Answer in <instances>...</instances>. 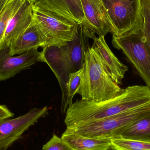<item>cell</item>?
<instances>
[{
    "instance_id": "obj_9",
    "label": "cell",
    "mask_w": 150,
    "mask_h": 150,
    "mask_svg": "<svg viewBox=\"0 0 150 150\" xmlns=\"http://www.w3.org/2000/svg\"><path fill=\"white\" fill-rule=\"evenodd\" d=\"M33 8L74 24H85L80 0H34Z\"/></svg>"
},
{
    "instance_id": "obj_17",
    "label": "cell",
    "mask_w": 150,
    "mask_h": 150,
    "mask_svg": "<svg viewBox=\"0 0 150 150\" xmlns=\"http://www.w3.org/2000/svg\"><path fill=\"white\" fill-rule=\"evenodd\" d=\"M120 137L150 143V114L129 127Z\"/></svg>"
},
{
    "instance_id": "obj_23",
    "label": "cell",
    "mask_w": 150,
    "mask_h": 150,
    "mask_svg": "<svg viewBox=\"0 0 150 150\" xmlns=\"http://www.w3.org/2000/svg\"><path fill=\"white\" fill-rule=\"evenodd\" d=\"M14 116V114L4 105H0V120L8 119Z\"/></svg>"
},
{
    "instance_id": "obj_19",
    "label": "cell",
    "mask_w": 150,
    "mask_h": 150,
    "mask_svg": "<svg viewBox=\"0 0 150 150\" xmlns=\"http://www.w3.org/2000/svg\"><path fill=\"white\" fill-rule=\"evenodd\" d=\"M111 144V147L115 150H150V143L122 137L112 139Z\"/></svg>"
},
{
    "instance_id": "obj_25",
    "label": "cell",
    "mask_w": 150,
    "mask_h": 150,
    "mask_svg": "<svg viewBox=\"0 0 150 150\" xmlns=\"http://www.w3.org/2000/svg\"><path fill=\"white\" fill-rule=\"evenodd\" d=\"M107 150H115L114 149H113L112 148V147H111V146H110V147H109V148H108V149Z\"/></svg>"
},
{
    "instance_id": "obj_1",
    "label": "cell",
    "mask_w": 150,
    "mask_h": 150,
    "mask_svg": "<svg viewBox=\"0 0 150 150\" xmlns=\"http://www.w3.org/2000/svg\"><path fill=\"white\" fill-rule=\"evenodd\" d=\"M150 103L148 86H129L113 98L100 102L77 100L68 107L67 127L91 122L121 113Z\"/></svg>"
},
{
    "instance_id": "obj_2",
    "label": "cell",
    "mask_w": 150,
    "mask_h": 150,
    "mask_svg": "<svg viewBox=\"0 0 150 150\" xmlns=\"http://www.w3.org/2000/svg\"><path fill=\"white\" fill-rule=\"evenodd\" d=\"M82 74L76 93L82 100L100 102L111 99L122 91L112 79L101 57L92 47L85 54Z\"/></svg>"
},
{
    "instance_id": "obj_24",
    "label": "cell",
    "mask_w": 150,
    "mask_h": 150,
    "mask_svg": "<svg viewBox=\"0 0 150 150\" xmlns=\"http://www.w3.org/2000/svg\"><path fill=\"white\" fill-rule=\"evenodd\" d=\"M12 0H0V12L5 6Z\"/></svg>"
},
{
    "instance_id": "obj_12",
    "label": "cell",
    "mask_w": 150,
    "mask_h": 150,
    "mask_svg": "<svg viewBox=\"0 0 150 150\" xmlns=\"http://www.w3.org/2000/svg\"><path fill=\"white\" fill-rule=\"evenodd\" d=\"M33 4L25 0L8 22L4 34L3 48L9 47L30 26L33 19Z\"/></svg>"
},
{
    "instance_id": "obj_8",
    "label": "cell",
    "mask_w": 150,
    "mask_h": 150,
    "mask_svg": "<svg viewBox=\"0 0 150 150\" xmlns=\"http://www.w3.org/2000/svg\"><path fill=\"white\" fill-rule=\"evenodd\" d=\"M38 60L49 66L59 81L62 92L61 111L64 113L68 108V82L69 75L73 72L72 64L65 49L63 47H59L48 46L44 47L43 50L39 52Z\"/></svg>"
},
{
    "instance_id": "obj_5",
    "label": "cell",
    "mask_w": 150,
    "mask_h": 150,
    "mask_svg": "<svg viewBox=\"0 0 150 150\" xmlns=\"http://www.w3.org/2000/svg\"><path fill=\"white\" fill-rule=\"evenodd\" d=\"M113 30L120 36L142 25L141 0H101Z\"/></svg>"
},
{
    "instance_id": "obj_16",
    "label": "cell",
    "mask_w": 150,
    "mask_h": 150,
    "mask_svg": "<svg viewBox=\"0 0 150 150\" xmlns=\"http://www.w3.org/2000/svg\"><path fill=\"white\" fill-rule=\"evenodd\" d=\"M61 138L73 150H107L111 140L90 138L66 129Z\"/></svg>"
},
{
    "instance_id": "obj_13",
    "label": "cell",
    "mask_w": 150,
    "mask_h": 150,
    "mask_svg": "<svg viewBox=\"0 0 150 150\" xmlns=\"http://www.w3.org/2000/svg\"><path fill=\"white\" fill-rule=\"evenodd\" d=\"M95 37L94 33L90 31L87 27L79 25L74 39L63 46L72 64L73 72L82 68L85 54L90 47L89 39H93Z\"/></svg>"
},
{
    "instance_id": "obj_22",
    "label": "cell",
    "mask_w": 150,
    "mask_h": 150,
    "mask_svg": "<svg viewBox=\"0 0 150 150\" xmlns=\"http://www.w3.org/2000/svg\"><path fill=\"white\" fill-rule=\"evenodd\" d=\"M42 150H73L61 137L53 134L52 138L43 146Z\"/></svg>"
},
{
    "instance_id": "obj_6",
    "label": "cell",
    "mask_w": 150,
    "mask_h": 150,
    "mask_svg": "<svg viewBox=\"0 0 150 150\" xmlns=\"http://www.w3.org/2000/svg\"><path fill=\"white\" fill-rule=\"evenodd\" d=\"M33 21L41 35L43 48L65 46L74 39L79 25L56 18L34 8Z\"/></svg>"
},
{
    "instance_id": "obj_11",
    "label": "cell",
    "mask_w": 150,
    "mask_h": 150,
    "mask_svg": "<svg viewBox=\"0 0 150 150\" xmlns=\"http://www.w3.org/2000/svg\"><path fill=\"white\" fill-rule=\"evenodd\" d=\"M85 17V26L99 36L113 34L112 28L101 0H80Z\"/></svg>"
},
{
    "instance_id": "obj_7",
    "label": "cell",
    "mask_w": 150,
    "mask_h": 150,
    "mask_svg": "<svg viewBox=\"0 0 150 150\" xmlns=\"http://www.w3.org/2000/svg\"><path fill=\"white\" fill-rule=\"evenodd\" d=\"M48 110L47 107L33 108L17 118L0 120V150H7L16 141L22 138L23 133L39 119L45 117Z\"/></svg>"
},
{
    "instance_id": "obj_18",
    "label": "cell",
    "mask_w": 150,
    "mask_h": 150,
    "mask_svg": "<svg viewBox=\"0 0 150 150\" xmlns=\"http://www.w3.org/2000/svg\"><path fill=\"white\" fill-rule=\"evenodd\" d=\"M24 1L25 0H12L0 12V51L3 49L4 38L8 22Z\"/></svg>"
},
{
    "instance_id": "obj_26",
    "label": "cell",
    "mask_w": 150,
    "mask_h": 150,
    "mask_svg": "<svg viewBox=\"0 0 150 150\" xmlns=\"http://www.w3.org/2000/svg\"><path fill=\"white\" fill-rule=\"evenodd\" d=\"M28 1H30L32 3H33V1H34V0H28Z\"/></svg>"
},
{
    "instance_id": "obj_4",
    "label": "cell",
    "mask_w": 150,
    "mask_h": 150,
    "mask_svg": "<svg viewBox=\"0 0 150 150\" xmlns=\"http://www.w3.org/2000/svg\"><path fill=\"white\" fill-rule=\"evenodd\" d=\"M142 25L121 36H113L115 48L121 50L150 88V47L143 37Z\"/></svg>"
},
{
    "instance_id": "obj_15",
    "label": "cell",
    "mask_w": 150,
    "mask_h": 150,
    "mask_svg": "<svg viewBox=\"0 0 150 150\" xmlns=\"http://www.w3.org/2000/svg\"><path fill=\"white\" fill-rule=\"evenodd\" d=\"M42 45L41 35L33 19L29 27L9 46V54L11 56L19 55Z\"/></svg>"
},
{
    "instance_id": "obj_14",
    "label": "cell",
    "mask_w": 150,
    "mask_h": 150,
    "mask_svg": "<svg viewBox=\"0 0 150 150\" xmlns=\"http://www.w3.org/2000/svg\"><path fill=\"white\" fill-rule=\"evenodd\" d=\"M92 47L101 57L106 67L114 81L121 85L128 68L122 63L109 48L105 39V36H99L93 39Z\"/></svg>"
},
{
    "instance_id": "obj_10",
    "label": "cell",
    "mask_w": 150,
    "mask_h": 150,
    "mask_svg": "<svg viewBox=\"0 0 150 150\" xmlns=\"http://www.w3.org/2000/svg\"><path fill=\"white\" fill-rule=\"evenodd\" d=\"M38 48L31 49L18 56H11L7 46L0 51V81L9 79L38 62Z\"/></svg>"
},
{
    "instance_id": "obj_3",
    "label": "cell",
    "mask_w": 150,
    "mask_h": 150,
    "mask_svg": "<svg viewBox=\"0 0 150 150\" xmlns=\"http://www.w3.org/2000/svg\"><path fill=\"white\" fill-rule=\"evenodd\" d=\"M150 114V103L111 117L67 127L66 129L86 137L111 140L120 137L129 127Z\"/></svg>"
},
{
    "instance_id": "obj_21",
    "label": "cell",
    "mask_w": 150,
    "mask_h": 150,
    "mask_svg": "<svg viewBox=\"0 0 150 150\" xmlns=\"http://www.w3.org/2000/svg\"><path fill=\"white\" fill-rule=\"evenodd\" d=\"M82 69H79L76 72L71 73L69 75V79L67 86V105L68 107L73 104V100L76 91L79 87L81 81Z\"/></svg>"
},
{
    "instance_id": "obj_20",
    "label": "cell",
    "mask_w": 150,
    "mask_h": 150,
    "mask_svg": "<svg viewBox=\"0 0 150 150\" xmlns=\"http://www.w3.org/2000/svg\"><path fill=\"white\" fill-rule=\"evenodd\" d=\"M143 37L150 47V0H141Z\"/></svg>"
}]
</instances>
